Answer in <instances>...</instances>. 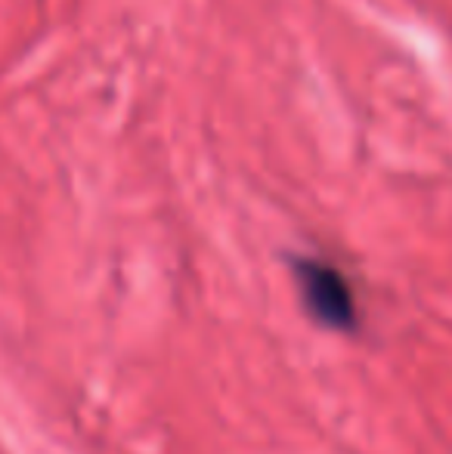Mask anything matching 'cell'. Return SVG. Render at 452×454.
Wrapping results in <instances>:
<instances>
[{
  "mask_svg": "<svg viewBox=\"0 0 452 454\" xmlns=\"http://www.w3.org/2000/svg\"><path fill=\"white\" fill-rule=\"evenodd\" d=\"M297 287H301L304 306L313 312L316 322L335 331H353L356 325V300L353 287L344 278V272L322 260L301 257L295 263Z\"/></svg>",
  "mask_w": 452,
  "mask_h": 454,
  "instance_id": "obj_1",
  "label": "cell"
}]
</instances>
